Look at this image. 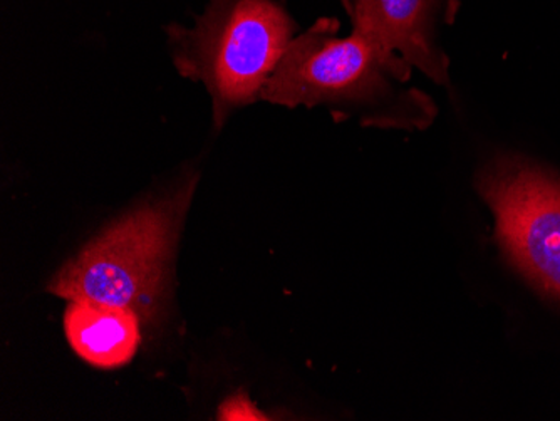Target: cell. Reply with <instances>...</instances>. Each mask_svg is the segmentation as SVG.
Wrapping results in <instances>:
<instances>
[{
    "mask_svg": "<svg viewBox=\"0 0 560 421\" xmlns=\"http://www.w3.org/2000/svg\"><path fill=\"white\" fill-rule=\"evenodd\" d=\"M339 21L319 19L294 37L260 97L273 105L329 106L361 113L366 127L424 130L435 103L410 86L411 69L401 56L352 30L338 37Z\"/></svg>",
    "mask_w": 560,
    "mask_h": 421,
    "instance_id": "6da1fadb",
    "label": "cell"
},
{
    "mask_svg": "<svg viewBox=\"0 0 560 421\" xmlns=\"http://www.w3.org/2000/svg\"><path fill=\"white\" fill-rule=\"evenodd\" d=\"M198 177L185 178L165 197L138 207L101 232L49 282L68 301L131 311L153 325L168 297L173 253Z\"/></svg>",
    "mask_w": 560,
    "mask_h": 421,
    "instance_id": "7a4b0ae2",
    "label": "cell"
},
{
    "mask_svg": "<svg viewBox=\"0 0 560 421\" xmlns=\"http://www.w3.org/2000/svg\"><path fill=\"white\" fill-rule=\"evenodd\" d=\"M182 77L203 84L213 122L257 102L289 44L295 24L273 0H210L194 27H166Z\"/></svg>",
    "mask_w": 560,
    "mask_h": 421,
    "instance_id": "3957f363",
    "label": "cell"
},
{
    "mask_svg": "<svg viewBox=\"0 0 560 421\" xmlns=\"http://www.w3.org/2000/svg\"><path fill=\"white\" fill-rule=\"evenodd\" d=\"M478 191L506 257L560 300V178L525 160L502 159L481 172Z\"/></svg>",
    "mask_w": 560,
    "mask_h": 421,
    "instance_id": "277c9868",
    "label": "cell"
},
{
    "mask_svg": "<svg viewBox=\"0 0 560 421\" xmlns=\"http://www.w3.org/2000/svg\"><path fill=\"white\" fill-rule=\"evenodd\" d=\"M460 0H345L352 30L360 31L436 84L450 83L440 30L452 24Z\"/></svg>",
    "mask_w": 560,
    "mask_h": 421,
    "instance_id": "5b68a950",
    "label": "cell"
},
{
    "mask_svg": "<svg viewBox=\"0 0 560 421\" xmlns=\"http://www.w3.org/2000/svg\"><path fill=\"white\" fill-rule=\"evenodd\" d=\"M138 314L90 301H69L65 332L81 360L101 370H115L133 360L141 342Z\"/></svg>",
    "mask_w": 560,
    "mask_h": 421,
    "instance_id": "8992f818",
    "label": "cell"
}]
</instances>
